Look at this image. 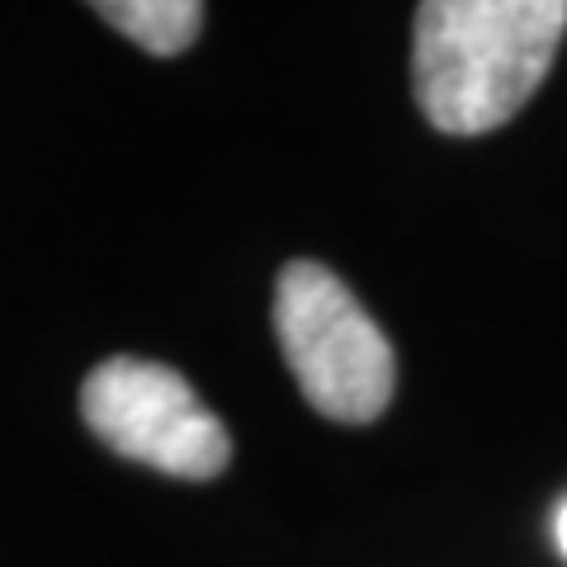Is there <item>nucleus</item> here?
<instances>
[{
  "instance_id": "nucleus-1",
  "label": "nucleus",
  "mask_w": 567,
  "mask_h": 567,
  "mask_svg": "<svg viewBox=\"0 0 567 567\" xmlns=\"http://www.w3.org/2000/svg\"><path fill=\"white\" fill-rule=\"evenodd\" d=\"M567 33V0H421L412 85L431 128L477 137L516 118Z\"/></svg>"
},
{
  "instance_id": "nucleus-2",
  "label": "nucleus",
  "mask_w": 567,
  "mask_h": 567,
  "mask_svg": "<svg viewBox=\"0 0 567 567\" xmlns=\"http://www.w3.org/2000/svg\"><path fill=\"white\" fill-rule=\"evenodd\" d=\"M275 336L303 398L341 425L383 416L398 354L354 293L317 260H289L275 284Z\"/></svg>"
},
{
  "instance_id": "nucleus-3",
  "label": "nucleus",
  "mask_w": 567,
  "mask_h": 567,
  "mask_svg": "<svg viewBox=\"0 0 567 567\" xmlns=\"http://www.w3.org/2000/svg\"><path fill=\"white\" fill-rule=\"evenodd\" d=\"M81 416L114 454L156 473L208 483L233 458V435L171 364L114 354L81 383Z\"/></svg>"
},
{
  "instance_id": "nucleus-4",
  "label": "nucleus",
  "mask_w": 567,
  "mask_h": 567,
  "mask_svg": "<svg viewBox=\"0 0 567 567\" xmlns=\"http://www.w3.org/2000/svg\"><path fill=\"white\" fill-rule=\"evenodd\" d=\"M85 6L152 58H175L204 29V0H85Z\"/></svg>"
},
{
  "instance_id": "nucleus-5",
  "label": "nucleus",
  "mask_w": 567,
  "mask_h": 567,
  "mask_svg": "<svg viewBox=\"0 0 567 567\" xmlns=\"http://www.w3.org/2000/svg\"><path fill=\"white\" fill-rule=\"evenodd\" d=\"M554 539H558V548L567 554V502L558 506V516H554Z\"/></svg>"
}]
</instances>
